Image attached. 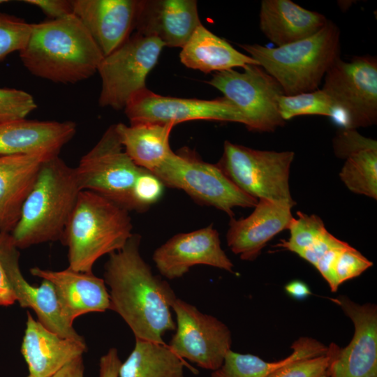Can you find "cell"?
Instances as JSON below:
<instances>
[{"instance_id":"1","label":"cell","mask_w":377,"mask_h":377,"mask_svg":"<svg viewBox=\"0 0 377 377\" xmlns=\"http://www.w3.org/2000/svg\"><path fill=\"white\" fill-rule=\"evenodd\" d=\"M140 242V235L133 233L121 249L109 255L105 264L110 309L122 318L135 339L165 343L164 334L176 328L171 305L177 296L142 258Z\"/></svg>"},{"instance_id":"2","label":"cell","mask_w":377,"mask_h":377,"mask_svg":"<svg viewBox=\"0 0 377 377\" xmlns=\"http://www.w3.org/2000/svg\"><path fill=\"white\" fill-rule=\"evenodd\" d=\"M19 55L32 75L62 84H74L91 77L104 57L74 14L31 24L29 39Z\"/></svg>"},{"instance_id":"3","label":"cell","mask_w":377,"mask_h":377,"mask_svg":"<svg viewBox=\"0 0 377 377\" xmlns=\"http://www.w3.org/2000/svg\"><path fill=\"white\" fill-rule=\"evenodd\" d=\"M80 191L75 168L59 155L46 158L10 232L15 246L61 239Z\"/></svg>"},{"instance_id":"4","label":"cell","mask_w":377,"mask_h":377,"mask_svg":"<svg viewBox=\"0 0 377 377\" xmlns=\"http://www.w3.org/2000/svg\"><path fill=\"white\" fill-rule=\"evenodd\" d=\"M128 212L101 195L81 191L61 238L68 267L92 273L98 259L121 249L133 234Z\"/></svg>"},{"instance_id":"5","label":"cell","mask_w":377,"mask_h":377,"mask_svg":"<svg viewBox=\"0 0 377 377\" xmlns=\"http://www.w3.org/2000/svg\"><path fill=\"white\" fill-rule=\"evenodd\" d=\"M240 46L279 84L284 95L317 89L332 64L340 57V30L332 21L312 36L277 47Z\"/></svg>"},{"instance_id":"6","label":"cell","mask_w":377,"mask_h":377,"mask_svg":"<svg viewBox=\"0 0 377 377\" xmlns=\"http://www.w3.org/2000/svg\"><path fill=\"white\" fill-rule=\"evenodd\" d=\"M293 151H265L226 141L217 165L243 192L293 207L289 175Z\"/></svg>"},{"instance_id":"7","label":"cell","mask_w":377,"mask_h":377,"mask_svg":"<svg viewBox=\"0 0 377 377\" xmlns=\"http://www.w3.org/2000/svg\"><path fill=\"white\" fill-rule=\"evenodd\" d=\"M165 186L184 191L193 200L233 217L234 207H254L257 199L240 190L218 167L188 151L174 153L151 172Z\"/></svg>"},{"instance_id":"8","label":"cell","mask_w":377,"mask_h":377,"mask_svg":"<svg viewBox=\"0 0 377 377\" xmlns=\"http://www.w3.org/2000/svg\"><path fill=\"white\" fill-rule=\"evenodd\" d=\"M142 170L126 153L115 124L108 127L75 168L81 191L101 195L128 212L135 211L133 191Z\"/></svg>"},{"instance_id":"9","label":"cell","mask_w":377,"mask_h":377,"mask_svg":"<svg viewBox=\"0 0 377 377\" xmlns=\"http://www.w3.org/2000/svg\"><path fill=\"white\" fill-rule=\"evenodd\" d=\"M337 108L343 129L376 124L377 59L369 55L350 61L338 58L324 76L321 89Z\"/></svg>"},{"instance_id":"10","label":"cell","mask_w":377,"mask_h":377,"mask_svg":"<svg viewBox=\"0 0 377 377\" xmlns=\"http://www.w3.org/2000/svg\"><path fill=\"white\" fill-rule=\"evenodd\" d=\"M164 47L156 38L135 33L104 57L98 69L101 79L99 105L124 109L135 94L146 88V78Z\"/></svg>"},{"instance_id":"11","label":"cell","mask_w":377,"mask_h":377,"mask_svg":"<svg viewBox=\"0 0 377 377\" xmlns=\"http://www.w3.org/2000/svg\"><path fill=\"white\" fill-rule=\"evenodd\" d=\"M243 68V72L230 69L215 73L208 83L237 107L249 131L274 132L286 124L278 105L283 91L260 66L248 64Z\"/></svg>"},{"instance_id":"12","label":"cell","mask_w":377,"mask_h":377,"mask_svg":"<svg viewBox=\"0 0 377 377\" xmlns=\"http://www.w3.org/2000/svg\"><path fill=\"white\" fill-rule=\"evenodd\" d=\"M171 309L177 324L175 333L168 345L170 350L181 359L204 369L213 371L219 369L231 350L229 328L214 316L202 313L177 297L172 302Z\"/></svg>"},{"instance_id":"13","label":"cell","mask_w":377,"mask_h":377,"mask_svg":"<svg viewBox=\"0 0 377 377\" xmlns=\"http://www.w3.org/2000/svg\"><path fill=\"white\" fill-rule=\"evenodd\" d=\"M131 125L167 124L193 120L232 121L246 125V119L230 101L182 98L157 94L147 87L135 94L124 108Z\"/></svg>"},{"instance_id":"14","label":"cell","mask_w":377,"mask_h":377,"mask_svg":"<svg viewBox=\"0 0 377 377\" xmlns=\"http://www.w3.org/2000/svg\"><path fill=\"white\" fill-rule=\"evenodd\" d=\"M19 258V249L10 233L0 232V262L15 300L20 306L31 309L49 330L63 338L85 342L63 316L52 283L47 280L38 286L29 283L20 270Z\"/></svg>"},{"instance_id":"15","label":"cell","mask_w":377,"mask_h":377,"mask_svg":"<svg viewBox=\"0 0 377 377\" xmlns=\"http://www.w3.org/2000/svg\"><path fill=\"white\" fill-rule=\"evenodd\" d=\"M152 258L161 274L168 279L183 276L197 265L230 272L234 267L221 249L219 234L212 225L174 235L154 251Z\"/></svg>"},{"instance_id":"16","label":"cell","mask_w":377,"mask_h":377,"mask_svg":"<svg viewBox=\"0 0 377 377\" xmlns=\"http://www.w3.org/2000/svg\"><path fill=\"white\" fill-rule=\"evenodd\" d=\"M351 319L355 333L350 343L337 349L328 377H377V307L357 304L345 296L332 299Z\"/></svg>"},{"instance_id":"17","label":"cell","mask_w":377,"mask_h":377,"mask_svg":"<svg viewBox=\"0 0 377 377\" xmlns=\"http://www.w3.org/2000/svg\"><path fill=\"white\" fill-rule=\"evenodd\" d=\"M201 24L195 0H138L136 33L182 47Z\"/></svg>"},{"instance_id":"18","label":"cell","mask_w":377,"mask_h":377,"mask_svg":"<svg viewBox=\"0 0 377 377\" xmlns=\"http://www.w3.org/2000/svg\"><path fill=\"white\" fill-rule=\"evenodd\" d=\"M73 14L104 57L121 46L135 28L138 0H71Z\"/></svg>"},{"instance_id":"19","label":"cell","mask_w":377,"mask_h":377,"mask_svg":"<svg viewBox=\"0 0 377 377\" xmlns=\"http://www.w3.org/2000/svg\"><path fill=\"white\" fill-rule=\"evenodd\" d=\"M291 208L284 204L259 199L247 217L230 218L226 234L228 246L242 260H254L269 240L288 229L294 218Z\"/></svg>"},{"instance_id":"20","label":"cell","mask_w":377,"mask_h":377,"mask_svg":"<svg viewBox=\"0 0 377 377\" xmlns=\"http://www.w3.org/2000/svg\"><path fill=\"white\" fill-rule=\"evenodd\" d=\"M30 273L52 283L63 316L71 324L83 314L105 312L110 308L105 281L93 272H80L68 267L54 271L34 267Z\"/></svg>"},{"instance_id":"21","label":"cell","mask_w":377,"mask_h":377,"mask_svg":"<svg viewBox=\"0 0 377 377\" xmlns=\"http://www.w3.org/2000/svg\"><path fill=\"white\" fill-rule=\"evenodd\" d=\"M71 121H39L24 119L0 121V156L59 155L75 135Z\"/></svg>"},{"instance_id":"22","label":"cell","mask_w":377,"mask_h":377,"mask_svg":"<svg viewBox=\"0 0 377 377\" xmlns=\"http://www.w3.org/2000/svg\"><path fill=\"white\" fill-rule=\"evenodd\" d=\"M87 350L86 342L63 338L47 329L27 312L21 353L29 375L51 377Z\"/></svg>"},{"instance_id":"23","label":"cell","mask_w":377,"mask_h":377,"mask_svg":"<svg viewBox=\"0 0 377 377\" xmlns=\"http://www.w3.org/2000/svg\"><path fill=\"white\" fill-rule=\"evenodd\" d=\"M47 158L38 154L0 156V232L13 230Z\"/></svg>"},{"instance_id":"24","label":"cell","mask_w":377,"mask_h":377,"mask_svg":"<svg viewBox=\"0 0 377 377\" xmlns=\"http://www.w3.org/2000/svg\"><path fill=\"white\" fill-rule=\"evenodd\" d=\"M328 20L323 14L305 9L290 0H263L260 5V28L278 47L312 36Z\"/></svg>"},{"instance_id":"25","label":"cell","mask_w":377,"mask_h":377,"mask_svg":"<svg viewBox=\"0 0 377 377\" xmlns=\"http://www.w3.org/2000/svg\"><path fill=\"white\" fill-rule=\"evenodd\" d=\"M188 68L203 73L221 72L248 64L258 65L249 55L241 53L228 42L214 34L202 24L194 31L179 54Z\"/></svg>"},{"instance_id":"26","label":"cell","mask_w":377,"mask_h":377,"mask_svg":"<svg viewBox=\"0 0 377 377\" xmlns=\"http://www.w3.org/2000/svg\"><path fill=\"white\" fill-rule=\"evenodd\" d=\"M174 126L172 124H115L126 153L138 167L150 172L174 154L169 143Z\"/></svg>"},{"instance_id":"27","label":"cell","mask_w":377,"mask_h":377,"mask_svg":"<svg viewBox=\"0 0 377 377\" xmlns=\"http://www.w3.org/2000/svg\"><path fill=\"white\" fill-rule=\"evenodd\" d=\"M293 353L278 362H266L252 354H242L230 350L222 365L212 372V377H268L281 367L299 359L327 353L328 347L309 337H301L291 346Z\"/></svg>"},{"instance_id":"28","label":"cell","mask_w":377,"mask_h":377,"mask_svg":"<svg viewBox=\"0 0 377 377\" xmlns=\"http://www.w3.org/2000/svg\"><path fill=\"white\" fill-rule=\"evenodd\" d=\"M185 365L166 344L135 339L119 377H184Z\"/></svg>"},{"instance_id":"29","label":"cell","mask_w":377,"mask_h":377,"mask_svg":"<svg viewBox=\"0 0 377 377\" xmlns=\"http://www.w3.org/2000/svg\"><path fill=\"white\" fill-rule=\"evenodd\" d=\"M339 176L352 192L377 198V147L349 154Z\"/></svg>"},{"instance_id":"30","label":"cell","mask_w":377,"mask_h":377,"mask_svg":"<svg viewBox=\"0 0 377 377\" xmlns=\"http://www.w3.org/2000/svg\"><path fill=\"white\" fill-rule=\"evenodd\" d=\"M279 113L286 121L301 115H323L339 121L337 108L329 96L322 89L295 95H281L278 100Z\"/></svg>"},{"instance_id":"31","label":"cell","mask_w":377,"mask_h":377,"mask_svg":"<svg viewBox=\"0 0 377 377\" xmlns=\"http://www.w3.org/2000/svg\"><path fill=\"white\" fill-rule=\"evenodd\" d=\"M297 219L293 218L288 230L290 237L281 240L276 246L293 251L297 255L311 246L326 231L323 221L316 215L297 212Z\"/></svg>"},{"instance_id":"32","label":"cell","mask_w":377,"mask_h":377,"mask_svg":"<svg viewBox=\"0 0 377 377\" xmlns=\"http://www.w3.org/2000/svg\"><path fill=\"white\" fill-rule=\"evenodd\" d=\"M338 348L337 345L332 344L327 353L290 362L268 377H328L330 362Z\"/></svg>"},{"instance_id":"33","label":"cell","mask_w":377,"mask_h":377,"mask_svg":"<svg viewBox=\"0 0 377 377\" xmlns=\"http://www.w3.org/2000/svg\"><path fill=\"white\" fill-rule=\"evenodd\" d=\"M31 24L16 16L0 12V61L25 46Z\"/></svg>"},{"instance_id":"34","label":"cell","mask_w":377,"mask_h":377,"mask_svg":"<svg viewBox=\"0 0 377 377\" xmlns=\"http://www.w3.org/2000/svg\"><path fill=\"white\" fill-rule=\"evenodd\" d=\"M36 108L34 97L28 92L0 88V121L26 118Z\"/></svg>"},{"instance_id":"35","label":"cell","mask_w":377,"mask_h":377,"mask_svg":"<svg viewBox=\"0 0 377 377\" xmlns=\"http://www.w3.org/2000/svg\"><path fill=\"white\" fill-rule=\"evenodd\" d=\"M372 265V262L348 244L339 252L334 263L337 284L339 286L346 281L358 276Z\"/></svg>"},{"instance_id":"36","label":"cell","mask_w":377,"mask_h":377,"mask_svg":"<svg viewBox=\"0 0 377 377\" xmlns=\"http://www.w3.org/2000/svg\"><path fill=\"white\" fill-rule=\"evenodd\" d=\"M165 186L151 172L144 168L134 184L133 198L136 212H145L158 201Z\"/></svg>"},{"instance_id":"37","label":"cell","mask_w":377,"mask_h":377,"mask_svg":"<svg viewBox=\"0 0 377 377\" xmlns=\"http://www.w3.org/2000/svg\"><path fill=\"white\" fill-rule=\"evenodd\" d=\"M373 147H377L376 141L361 135L355 129H343L333 140L334 154L341 158H346L352 153Z\"/></svg>"},{"instance_id":"38","label":"cell","mask_w":377,"mask_h":377,"mask_svg":"<svg viewBox=\"0 0 377 377\" xmlns=\"http://www.w3.org/2000/svg\"><path fill=\"white\" fill-rule=\"evenodd\" d=\"M343 242L331 235L327 230L311 246L298 254L301 258L314 267L322 256L332 248L345 244Z\"/></svg>"},{"instance_id":"39","label":"cell","mask_w":377,"mask_h":377,"mask_svg":"<svg viewBox=\"0 0 377 377\" xmlns=\"http://www.w3.org/2000/svg\"><path fill=\"white\" fill-rule=\"evenodd\" d=\"M24 2L39 8L50 20L60 19L73 14L71 0H26Z\"/></svg>"},{"instance_id":"40","label":"cell","mask_w":377,"mask_h":377,"mask_svg":"<svg viewBox=\"0 0 377 377\" xmlns=\"http://www.w3.org/2000/svg\"><path fill=\"white\" fill-rule=\"evenodd\" d=\"M348 245V244L346 242L341 246L331 249L322 256L315 265V267L328 283L332 292H336L339 287L334 274V263L339 252Z\"/></svg>"},{"instance_id":"41","label":"cell","mask_w":377,"mask_h":377,"mask_svg":"<svg viewBox=\"0 0 377 377\" xmlns=\"http://www.w3.org/2000/svg\"><path fill=\"white\" fill-rule=\"evenodd\" d=\"M121 362L118 351L111 348L101 356L99 361V377H119V370Z\"/></svg>"},{"instance_id":"42","label":"cell","mask_w":377,"mask_h":377,"mask_svg":"<svg viewBox=\"0 0 377 377\" xmlns=\"http://www.w3.org/2000/svg\"><path fill=\"white\" fill-rule=\"evenodd\" d=\"M84 366L82 356L66 364L51 377H84Z\"/></svg>"},{"instance_id":"43","label":"cell","mask_w":377,"mask_h":377,"mask_svg":"<svg viewBox=\"0 0 377 377\" xmlns=\"http://www.w3.org/2000/svg\"><path fill=\"white\" fill-rule=\"evenodd\" d=\"M15 302V297L10 287L5 271L0 262V306H10Z\"/></svg>"},{"instance_id":"44","label":"cell","mask_w":377,"mask_h":377,"mask_svg":"<svg viewBox=\"0 0 377 377\" xmlns=\"http://www.w3.org/2000/svg\"><path fill=\"white\" fill-rule=\"evenodd\" d=\"M286 292L297 300H302L311 295L309 287L302 281L294 280L285 286Z\"/></svg>"},{"instance_id":"45","label":"cell","mask_w":377,"mask_h":377,"mask_svg":"<svg viewBox=\"0 0 377 377\" xmlns=\"http://www.w3.org/2000/svg\"><path fill=\"white\" fill-rule=\"evenodd\" d=\"M4 2H7V1L0 0V4L3 3Z\"/></svg>"},{"instance_id":"46","label":"cell","mask_w":377,"mask_h":377,"mask_svg":"<svg viewBox=\"0 0 377 377\" xmlns=\"http://www.w3.org/2000/svg\"><path fill=\"white\" fill-rule=\"evenodd\" d=\"M27 377H34V376H33L31 375H29Z\"/></svg>"}]
</instances>
